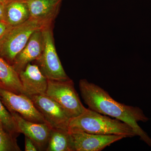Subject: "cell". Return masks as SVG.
<instances>
[{"mask_svg": "<svg viewBox=\"0 0 151 151\" xmlns=\"http://www.w3.org/2000/svg\"><path fill=\"white\" fill-rule=\"evenodd\" d=\"M79 88L81 97L88 108L128 124L133 128L137 136L151 147V138L138 124L150 120L141 108L117 102L107 91L86 79L79 81Z\"/></svg>", "mask_w": 151, "mask_h": 151, "instance_id": "cell-1", "label": "cell"}, {"mask_svg": "<svg viewBox=\"0 0 151 151\" xmlns=\"http://www.w3.org/2000/svg\"><path fill=\"white\" fill-rule=\"evenodd\" d=\"M69 132H83L101 135H116L125 138L137 136L133 128L125 122L86 108L79 116L71 118Z\"/></svg>", "mask_w": 151, "mask_h": 151, "instance_id": "cell-2", "label": "cell"}, {"mask_svg": "<svg viewBox=\"0 0 151 151\" xmlns=\"http://www.w3.org/2000/svg\"><path fill=\"white\" fill-rule=\"evenodd\" d=\"M56 17H30L24 22L12 27L0 40V57L12 65L17 55L25 46L32 34L53 25Z\"/></svg>", "mask_w": 151, "mask_h": 151, "instance_id": "cell-3", "label": "cell"}, {"mask_svg": "<svg viewBox=\"0 0 151 151\" xmlns=\"http://www.w3.org/2000/svg\"><path fill=\"white\" fill-rule=\"evenodd\" d=\"M46 94L58 104L70 118L81 114L86 108L81 103L76 90L74 82L70 78L64 80L47 79Z\"/></svg>", "mask_w": 151, "mask_h": 151, "instance_id": "cell-4", "label": "cell"}, {"mask_svg": "<svg viewBox=\"0 0 151 151\" xmlns=\"http://www.w3.org/2000/svg\"><path fill=\"white\" fill-rule=\"evenodd\" d=\"M53 25L42 29L44 38L43 50L40 56L33 61L47 79L60 80L68 79L58 55L53 33Z\"/></svg>", "mask_w": 151, "mask_h": 151, "instance_id": "cell-5", "label": "cell"}, {"mask_svg": "<svg viewBox=\"0 0 151 151\" xmlns=\"http://www.w3.org/2000/svg\"><path fill=\"white\" fill-rule=\"evenodd\" d=\"M0 97L4 105L11 112L18 113L22 118L36 123H47L29 97L17 94L0 87Z\"/></svg>", "mask_w": 151, "mask_h": 151, "instance_id": "cell-6", "label": "cell"}, {"mask_svg": "<svg viewBox=\"0 0 151 151\" xmlns=\"http://www.w3.org/2000/svg\"><path fill=\"white\" fill-rule=\"evenodd\" d=\"M29 98L52 128L68 130L71 118L56 102L46 94L30 96Z\"/></svg>", "mask_w": 151, "mask_h": 151, "instance_id": "cell-7", "label": "cell"}, {"mask_svg": "<svg viewBox=\"0 0 151 151\" xmlns=\"http://www.w3.org/2000/svg\"><path fill=\"white\" fill-rule=\"evenodd\" d=\"M73 151H100L125 138L116 135H101L83 132H69Z\"/></svg>", "mask_w": 151, "mask_h": 151, "instance_id": "cell-8", "label": "cell"}, {"mask_svg": "<svg viewBox=\"0 0 151 151\" xmlns=\"http://www.w3.org/2000/svg\"><path fill=\"white\" fill-rule=\"evenodd\" d=\"M20 133L30 138L38 151H46L52 128L47 123H36L22 118L18 113L11 112Z\"/></svg>", "mask_w": 151, "mask_h": 151, "instance_id": "cell-9", "label": "cell"}, {"mask_svg": "<svg viewBox=\"0 0 151 151\" xmlns=\"http://www.w3.org/2000/svg\"><path fill=\"white\" fill-rule=\"evenodd\" d=\"M42 29L38 30L32 34L25 46L14 60L12 65L18 74L41 54L44 45Z\"/></svg>", "mask_w": 151, "mask_h": 151, "instance_id": "cell-10", "label": "cell"}, {"mask_svg": "<svg viewBox=\"0 0 151 151\" xmlns=\"http://www.w3.org/2000/svg\"><path fill=\"white\" fill-rule=\"evenodd\" d=\"M18 74L24 90L28 97L46 94L48 85L47 79L37 65L29 63L24 70Z\"/></svg>", "mask_w": 151, "mask_h": 151, "instance_id": "cell-11", "label": "cell"}, {"mask_svg": "<svg viewBox=\"0 0 151 151\" xmlns=\"http://www.w3.org/2000/svg\"><path fill=\"white\" fill-rule=\"evenodd\" d=\"M26 5L31 17L57 16L63 0H22Z\"/></svg>", "mask_w": 151, "mask_h": 151, "instance_id": "cell-12", "label": "cell"}, {"mask_svg": "<svg viewBox=\"0 0 151 151\" xmlns=\"http://www.w3.org/2000/svg\"><path fill=\"white\" fill-rule=\"evenodd\" d=\"M0 81L4 88L17 94H26L19 78L18 73L12 65L9 64L1 57Z\"/></svg>", "mask_w": 151, "mask_h": 151, "instance_id": "cell-13", "label": "cell"}, {"mask_svg": "<svg viewBox=\"0 0 151 151\" xmlns=\"http://www.w3.org/2000/svg\"><path fill=\"white\" fill-rule=\"evenodd\" d=\"M30 17L27 6L22 0H14L6 5L5 22L11 26L21 24Z\"/></svg>", "mask_w": 151, "mask_h": 151, "instance_id": "cell-14", "label": "cell"}, {"mask_svg": "<svg viewBox=\"0 0 151 151\" xmlns=\"http://www.w3.org/2000/svg\"><path fill=\"white\" fill-rule=\"evenodd\" d=\"M46 151H73L71 135L68 130L52 128Z\"/></svg>", "mask_w": 151, "mask_h": 151, "instance_id": "cell-15", "label": "cell"}, {"mask_svg": "<svg viewBox=\"0 0 151 151\" xmlns=\"http://www.w3.org/2000/svg\"><path fill=\"white\" fill-rule=\"evenodd\" d=\"M16 138L11 134L0 121V151H21Z\"/></svg>", "mask_w": 151, "mask_h": 151, "instance_id": "cell-16", "label": "cell"}, {"mask_svg": "<svg viewBox=\"0 0 151 151\" xmlns=\"http://www.w3.org/2000/svg\"><path fill=\"white\" fill-rule=\"evenodd\" d=\"M0 121L2 122L6 129L17 138L20 133L19 132L15 121L12 114L3 104L0 97Z\"/></svg>", "mask_w": 151, "mask_h": 151, "instance_id": "cell-17", "label": "cell"}, {"mask_svg": "<svg viewBox=\"0 0 151 151\" xmlns=\"http://www.w3.org/2000/svg\"><path fill=\"white\" fill-rule=\"evenodd\" d=\"M25 151H37V148L35 144L30 138L25 137Z\"/></svg>", "mask_w": 151, "mask_h": 151, "instance_id": "cell-18", "label": "cell"}, {"mask_svg": "<svg viewBox=\"0 0 151 151\" xmlns=\"http://www.w3.org/2000/svg\"><path fill=\"white\" fill-rule=\"evenodd\" d=\"M12 27L5 22H0V40Z\"/></svg>", "mask_w": 151, "mask_h": 151, "instance_id": "cell-19", "label": "cell"}, {"mask_svg": "<svg viewBox=\"0 0 151 151\" xmlns=\"http://www.w3.org/2000/svg\"><path fill=\"white\" fill-rule=\"evenodd\" d=\"M6 5L0 3V22H5Z\"/></svg>", "mask_w": 151, "mask_h": 151, "instance_id": "cell-20", "label": "cell"}, {"mask_svg": "<svg viewBox=\"0 0 151 151\" xmlns=\"http://www.w3.org/2000/svg\"><path fill=\"white\" fill-rule=\"evenodd\" d=\"M13 1H14V0H0V3L4 4L7 5L9 3Z\"/></svg>", "mask_w": 151, "mask_h": 151, "instance_id": "cell-21", "label": "cell"}, {"mask_svg": "<svg viewBox=\"0 0 151 151\" xmlns=\"http://www.w3.org/2000/svg\"><path fill=\"white\" fill-rule=\"evenodd\" d=\"M0 87H2V88H3L2 84V83H1V81H0Z\"/></svg>", "mask_w": 151, "mask_h": 151, "instance_id": "cell-22", "label": "cell"}]
</instances>
